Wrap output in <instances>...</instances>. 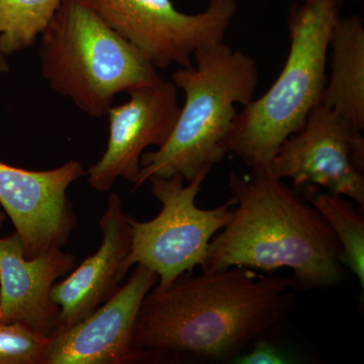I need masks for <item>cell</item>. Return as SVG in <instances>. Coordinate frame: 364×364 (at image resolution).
<instances>
[{"mask_svg": "<svg viewBox=\"0 0 364 364\" xmlns=\"http://www.w3.org/2000/svg\"><path fill=\"white\" fill-rule=\"evenodd\" d=\"M296 289L293 279L242 267L154 287L136 321L138 363H233L287 320Z\"/></svg>", "mask_w": 364, "mask_h": 364, "instance_id": "cell-1", "label": "cell"}, {"mask_svg": "<svg viewBox=\"0 0 364 364\" xmlns=\"http://www.w3.org/2000/svg\"><path fill=\"white\" fill-rule=\"evenodd\" d=\"M233 215L208 245L205 268L293 272L296 289L333 287L342 277L340 245L317 208L265 170L232 172Z\"/></svg>", "mask_w": 364, "mask_h": 364, "instance_id": "cell-2", "label": "cell"}, {"mask_svg": "<svg viewBox=\"0 0 364 364\" xmlns=\"http://www.w3.org/2000/svg\"><path fill=\"white\" fill-rule=\"evenodd\" d=\"M344 0H304L289 9L291 49L279 77L262 97L237 112L224 142L227 153L251 169L267 170L280 146L299 133L321 104L327 85L328 51Z\"/></svg>", "mask_w": 364, "mask_h": 364, "instance_id": "cell-3", "label": "cell"}, {"mask_svg": "<svg viewBox=\"0 0 364 364\" xmlns=\"http://www.w3.org/2000/svg\"><path fill=\"white\" fill-rule=\"evenodd\" d=\"M195 64L179 68L172 82L186 102L168 140L156 151L144 152L135 189L151 176L179 174L191 182L205 165L226 156L224 142L237 114L235 105H248L259 80L255 60L219 43L198 50Z\"/></svg>", "mask_w": 364, "mask_h": 364, "instance_id": "cell-4", "label": "cell"}, {"mask_svg": "<svg viewBox=\"0 0 364 364\" xmlns=\"http://www.w3.org/2000/svg\"><path fill=\"white\" fill-rule=\"evenodd\" d=\"M40 36L43 77L88 117L107 116L117 95L161 79L87 0H63Z\"/></svg>", "mask_w": 364, "mask_h": 364, "instance_id": "cell-5", "label": "cell"}, {"mask_svg": "<svg viewBox=\"0 0 364 364\" xmlns=\"http://www.w3.org/2000/svg\"><path fill=\"white\" fill-rule=\"evenodd\" d=\"M213 166L205 165L184 186L179 174L164 178L151 176V193L161 203L159 214L147 222L128 215L132 231L130 253L124 260V279L132 267L145 265L157 273L155 287L164 289L183 273L196 267L205 268L208 245L215 234L227 226L233 215L236 200L232 196L219 207L202 210L196 198Z\"/></svg>", "mask_w": 364, "mask_h": 364, "instance_id": "cell-6", "label": "cell"}, {"mask_svg": "<svg viewBox=\"0 0 364 364\" xmlns=\"http://www.w3.org/2000/svg\"><path fill=\"white\" fill-rule=\"evenodd\" d=\"M98 16L155 68L193 65L198 50L219 44L238 9V0H210L205 11L188 14L172 0H87Z\"/></svg>", "mask_w": 364, "mask_h": 364, "instance_id": "cell-7", "label": "cell"}, {"mask_svg": "<svg viewBox=\"0 0 364 364\" xmlns=\"http://www.w3.org/2000/svg\"><path fill=\"white\" fill-rule=\"evenodd\" d=\"M267 171L291 179L296 191L317 186L353 200L363 210V131L334 109L316 105L304 128L280 146Z\"/></svg>", "mask_w": 364, "mask_h": 364, "instance_id": "cell-8", "label": "cell"}, {"mask_svg": "<svg viewBox=\"0 0 364 364\" xmlns=\"http://www.w3.org/2000/svg\"><path fill=\"white\" fill-rule=\"evenodd\" d=\"M86 171L76 160L44 171L0 162V205L20 237L23 254L33 258L62 248L76 228L67 189Z\"/></svg>", "mask_w": 364, "mask_h": 364, "instance_id": "cell-9", "label": "cell"}, {"mask_svg": "<svg viewBox=\"0 0 364 364\" xmlns=\"http://www.w3.org/2000/svg\"><path fill=\"white\" fill-rule=\"evenodd\" d=\"M129 100L111 107L107 149L86 176L91 188L100 193L109 191L119 177L135 184L140 173L144 151L160 148L176 127L181 107L173 82H157L129 90Z\"/></svg>", "mask_w": 364, "mask_h": 364, "instance_id": "cell-10", "label": "cell"}, {"mask_svg": "<svg viewBox=\"0 0 364 364\" xmlns=\"http://www.w3.org/2000/svg\"><path fill=\"white\" fill-rule=\"evenodd\" d=\"M157 273L136 264L130 279L91 315L52 334L47 364H133L136 318Z\"/></svg>", "mask_w": 364, "mask_h": 364, "instance_id": "cell-11", "label": "cell"}, {"mask_svg": "<svg viewBox=\"0 0 364 364\" xmlns=\"http://www.w3.org/2000/svg\"><path fill=\"white\" fill-rule=\"evenodd\" d=\"M75 260L73 254L61 248L26 258L18 234L0 238V323H20L52 336L60 322V308L51 298L52 287L74 269Z\"/></svg>", "mask_w": 364, "mask_h": 364, "instance_id": "cell-12", "label": "cell"}, {"mask_svg": "<svg viewBox=\"0 0 364 364\" xmlns=\"http://www.w3.org/2000/svg\"><path fill=\"white\" fill-rule=\"evenodd\" d=\"M100 226L104 238L97 252L52 287L51 298L60 308L56 331L87 318L116 294L124 280L121 268L130 253L132 231L117 193L109 196Z\"/></svg>", "mask_w": 364, "mask_h": 364, "instance_id": "cell-13", "label": "cell"}, {"mask_svg": "<svg viewBox=\"0 0 364 364\" xmlns=\"http://www.w3.org/2000/svg\"><path fill=\"white\" fill-rule=\"evenodd\" d=\"M331 76L321 105L364 130V26L358 16L341 18L330 37Z\"/></svg>", "mask_w": 364, "mask_h": 364, "instance_id": "cell-14", "label": "cell"}, {"mask_svg": "<svg viewBox=\"0 0 364 364\" xmlns=\"http://www.w3.org/2000/svg\"><path fill=\"white\" fill-rule=\"evenodd\" d=\"M328 223L340 245V261L358 277L364 291V220L343 196L314 186L298 191Z\"/></svg>", "mask_w": 364, "mask_h": 364, "instance_id": "cell-15", "label": "cell"}, {"mask_svg": "<svg viewBox=\"0 0 364 364\" xmlns=\"http://www.w3.org/2000/svg\"><path fill=\"white\" fill-rule=\"evenodd\" d=\"M63 0H0V53L28 49L45 30Z\"/></svg>", "mask_w": 364, "mask_h": 364, "instance_id": "cell-16", "label": "cell"}, {"mask_svg": "<svg viewBox=\"0 0 364 364\" xmlns=\"http://www.w3.org/2000/svg\"><path fill=\"white\" fill-rule=\"evenodd\" d=\"M52 342L20 323H0V364H47Z\"/></svg>", "mask_w": 364, "mask_h": 364, "instance_id": "cell-17", "label": "cell"}, {"mask_svg": "<svg viewBox=\"0 0 364 364\" xmlns=\"http://www.w3.org/2000/svg\"><path fill=\"white\" fill-rule=\"evenodd\" d=\"M233 363L239 364H284L293 363L289 355L273 344L268 338L261 339L254 343L240 355L234 359Z\"/></svg>", "mask_w": 364, "mask_h": 364, "instance_id": "cell-18", "label": "cell"}, {"mask_svg": "<svg viewBox=\"0 0 364 364\" xmlns=\"http://www.w3.org/2000/svg\"><path fill=\"white\" fill-rule=\"evenodd\" d=\"M9 70V63H7L6 56L0 53V72H7Z\"/></svg>", "mask_w": 364, "mask_h": 364, "instance_id": "cell-19", "label": "cell"}, {"mask_svg": "<svg viewBox=\"0 0 364 364\" xmlns=\"http://www.w3.org/2000/svg\"><path fill=\"white\" fill-rule=\"evenodd\" d=\"M4 219H6V215H4V213L0 210V227L4 224Z\"/></svg>", "mask_w": 364, "mask_h": 364, "instance_id": "cell-20", "label": "cell"}, {"mask_svg": "<svg viewBox=\"0 0 364 364\" xmlns=\"http://www.w3.org/2000/svg\"><path fill=\"white\" fill-rule=\"evenodd\" d=\"M0 321H1V306H0Z\"/></svg>", "mask_w": 364, "mask_h": 364, "instance_id": "cell-21", "label": "cell"}]
</instances>
